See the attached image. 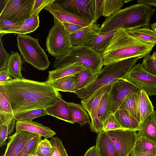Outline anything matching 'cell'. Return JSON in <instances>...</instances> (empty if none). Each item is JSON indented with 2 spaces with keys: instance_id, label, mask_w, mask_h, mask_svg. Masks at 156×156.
<instances>
[{
  "instance_id": "6da1fadb",
  "label": "cell",
  "mask_w": 156,
  "mask_h": 156,
  "mask_svg": "<svg viewBox=\"0 0 156 156\" xmlns=\"http://www.w3.org/2000/svg\"><path fill=\"white\" fill-rule=\"evenodd\" d=\"M0 92L10 103L13 114L54 105L62 95L47 81L12 79L0 83Z\"/></svg>"
},
{
  "instance_id": "7a4b0ae2",
  "label": "cell",
  "mask_w": 156,
  "mask_h": 156,
  "mask_svg": "<svg viewBox=\"0 0 156 156\" xmlns=\"http://www.w3.org/2000/svg\"><path fill=\"white\" fill-rule=\"evenodd\" d=\"M154 44L144 42L124 29L115 32L108 45L101 53L104 66L136 57L144 58L150 54Z\"/></svg>"
},
{
  "instance_id": "3957f363",
  "label": "cell",
  "mask_w": 156,
  "mask_h": 156,
  "mask_svg": "<svg viewBox=\"0 0 156 156\" xmlns=\"http://www.w3.org/2000/svg\"><path fill=\"white\" fill-rule=\"evenodd\" d=\"M155 11V9L143 4L126 7L106 17L98 33L103 34L121 29L126 30L148 27L150 19Z\"/></svg>"
},
{
  "instance_id": "277c9868",
  "label": "cell",
  "mask_w": 156,
  "mask_h": 156,
  "mask_svg": "<svg viewBox=\"0 0 156 156\" xmlns=\"http://www.w3.org/2000/svg\"><path fill=\"white\" fill-rule=\"evenodd\" d=\"M142 58L139 56L131 58L105 66L98 73L94 81L75 94L82 99L86 98L98 89L123 79L138 60Z\"/></svg>"
},
{
  "instance_id": "5b68a950",
  "label": "cell",
  "mask_w": 156,
  "mask_h": 156,
  "mask_svg": "<svg viewBox=\"0 0 156 156\" xmlns=\"http://www.w3.org/2000/svg\"><path fill=\"white\" fill-rule=\"evenodd\" d=\"M76 65L83 67L95 73H98L104 66L101 53L87 46L72 47L64 56L55 58L52 66L57 68Z\"/></svg>"
},
{
  "instance_id": "8992f818",
  "label": "cell",
  "mask_w": 156,
  "mask_h": 156,
  "mask_svg": "<svg viewBox=\"0 0 156 156\" xmlns=\"http://www.w3.org/2000/svg\"><path fill=\"white\" fill-rule=\"evenodd\" d=\"M17 46L25 61L40 70L50 66L48 56L40 46L39 40L27 34H18Z\"/></svg>"
},
{
  "instance_id": "52a82bcc",
  "label": "cell",
  "mask_w": 156,
  "mask_h": 156,
  "mask_svg": "<svg viewBox=\"0 0 156 156\" xmlns=\"http://www.w3.org/2000/svg\"><path fill=\"white\" fill-rule=\"evenodd\" d=\"M54 24L46 38V46L48 52L55 58L66 54L72 47L70 34L62 22L54 18Z\"/></svg>"
},
{
  "instance_id": "ba28073f",
  "label": "cell",
  "mask_w": 156,
  "mask_h": 156,
  "mask_svg": "<svg viewBox=\"0 0 156 156\" xmlns=\"http://www.w3.org/2000/svg\"><path fill=\"white\" fill-rule=\"evenodd\" d=\"M35 0H7L0 14V20L23 23L30 18Z\"/></svg>"
},
{
  "instance_id": "9c48e42d",
  "label": "cell",
  "mask_w": 156,
  "mask_h": 156,
  "mask_svg": "<svg viewBox=\"0 0 156 156\" xmlns=\"http://www.w3.org/2000/svg\"><path fill=\"white\" fill-rule=\"evenodd\" d=\"M141 90L135 85L124 79L112 83L108 92V116L110 114H114L116 112L127 96Z\"/></svg>"
},
{
  "instance_id": "30bf717a",
  "label": "cell",
  "mask_w": 156,
  "mask_h": 156,
  "mask_svg": "<svg viewBox=\"0 0 156 156\" xmlns=\"http://www.w3.org/2000/svg\"><path fill=\"white\" fill-rule=\"evenodd\" d=\"M123 79L145 92L149 96L156 95V77L144 70L140 63L135 65Z\"/></svg>"
},
{
  "instance_id": "8fae6325",
  "label": "cell",
  "mask_w": 156,
  "mask_h": 156,
  "mask_svg": "<svg viewBox=\"0 0 156 156\" xmlns=\"http://www.w3.org/2000/svg\"><path fill=\"white\" fill-rule=\"evenodd\" d=\"M106 132L119 156H128L137 139L136 131L122 128Z\"/></svg>"
},
{
  "instance_id": "7c38bea8",
  "label": "cell",
  "mask_w": 156,
  "mask_h": 156,
  "mask_svg": "<svg viewBox=\"0 0 156 156\" xmlns=\"http://www.w3.org/2000/svg\"><path fill=\"white\" fill-rule=\"evenodd\" d=\"M66 10L96 23L98 18L96 0H66L58 2Z\"/></svg>"
},
{
  "instance_id": "4fadbf2b",
  "label": "cell",
  "mask_w": 156,
  "mask_h": 156,
  "mask_svg": "<svg viewBox=\"0 0 156 156\" xmlns=\"http://www.w3.org/2000/svg\"><path fill=\"white\" fill-rule=\"evenodd\" d=\"M44 9L50 13L55 18L62 23L76 24L84 27L88 26L93 23L90 20L80 16L63 9L58 2H54Z\"/></svg>"
},
{
  "instance_id": "5bb4252c",
  "label": "cell",
  "mask_w": 156,
  "mask_h": 156,
  "mask_svg": "<svg viewBox=\"0 0 156 156\" xmlns=\"http://www.w3.org/2000/svg\"><path fill=\"white\" fill-rule=\"evenodd\" d=\"M39 136L24 130L15 132L9 137L6 150L2 156H17L31 140Z\"/></svg>"
},
{
  "instance_id": "9a60e30c",
  "label": "cell",
  "mask_w": 156,
  "mask_h": 156,
  "mask_svg": "<svg viewBox=\"0 0 156 156\" xmlns=\"http://www.w3.org/2000/svg\"><path fill=\"white\" fill-rule=\"evenodd\" d=\"M100 28V25L96 23H92L75 32L70 34L72 47L87 46L97 33Z\"/></svg>"
},
{
  "instance_id": "2e32d148",
  "label": "cell",
  "mask_w": 156,
  "mask_h": 156,
  "mask_svg": "<svg viewBox=\"0 0 156 156\" xmlns=\"http://www.w3.org/2000/svg\"><path fill=\"white\" fill-rule=\"evenodd\" d=\"M16 132L22 130L27 131L47 139L52 138L55 132L42 124L33 121H17L16 123Z\"/></svg>"
},
{
  "instance_id": "e0dca14e",
  "label": "cell",
  "mask_w": 156,
  "mask_h": 156,
  "mask_svg": "<svg viewBox=\"0 0 156 156\" xmlns=\"http://www.w3.org/2000/svg\"><path fill=\"white\" fill-rule=\"evenodd\" d=\"M96 146L99 156H119L106 131H103L98 134Z\"/></svg>"
},
{
  "instance_id": "ac0fdd59",
  "label": "cell",
  "mask_w": 156,
  "mask_h": 156,
  "mask_svg": "<svg viewBox=\"0 0 156 156\" xmlns=\"http://www.w3.org/2000/svg\"><path fill=\"white\" fill-rule=\"evenodd\" d=\"M45 110L49 115L71 124L74 123L67 102L62 98L54 105L48 107Z\"/></svg>"
},
{
  "instance_id": "d6986e66",
  "label": "cell",
  "mask_w": 156,
  "mask_h": 156,
  "mask_svg": "<svg viewBox=\"0 0 156 156\" xmlns=\"http://www.w3.org/2000/svg\"><path fill=\"white\" fill-rule=\"evenodd\" d=\"M138 138L144 137L156 144V111L153 112L140 124Z\"/></svg>"
},
{
  "instance_id": "ffe728a7",
  "label": "cell",
  "mask_w": 156,
  "mask_h": 156,
  "mask_svg": "<svg viewBox=\"0 0 156 156\" xmlns=\"http://www.w3.org/2000/svg\"><path fill=\"white\" fill-rule=\"evenodd\" d=\"M14 114L0 113V147L6 144V140L13 132L15 121Z\"/></svg>"
},
{
  "instance_id": "44dd1931",
  "label": "cell",
  "mask_w": 156,
  "mask_h": 156,
  "mask_svg": "<svg viewBox=\"0 0 156 156\" xmlns=\"http://www.w3.org/2000/svg\"><path fill=\"white\" fill-rule=\"evenodd\" d=\"M111 84L103 87L97 90L90 96L81 101V105L89 114L91 110L98 108L103 96L109 91Z\"/></svg>"
},
{
  "instance_id": "7402d4cb",
  "label": "cell",
  "mask_w": 156,
  "mask_h": 156,
  "mask_svg": "<svg viewBox=\"0 0 156 156\" xmlns=\"http://www.w3.org/2000/svg\"><path fill=\"white\" fill-rule=\"evenodd\" d=\"M85 69L82 66L74 65L58 68L48 72L46 81L50 82L62 77L74 75Z\"/></svg>"
},
{
  "instance_id": "603a6c76",
  "label": "cell",
  "mask_w": 156,
  "mask_h": 156,
  "mask_svg": "<svg viewBox=\"0 0 156 156\" xmlns=\"http://www.w3.org/2000/svg\"><path fill=\"white\" fill-rule=\"evenodd\" d=\"M114 115L122 128L136 131L140 129L139 122L126 110L119 109Z\"/></svg>"
},
{
  "instance_id": "cb8c5ba5",
  "label": "cell",
  "mask_w": 156,
  "mask_h": 156,
  "mask_svg": "<svg viewBox=\"0 0 156 156\" xmlns=\"http://www.w3.org/2000/svg\"><path fill=\"white\" fill-rule=\"evenodd\" d=\"M116 31L103 34L97 33L91 39L87 46L97 52L101 53L108 46Z\"/></svg>"
},
{
  "instance_id": "d4e9b609",
  "label": "cell",
  "mask_w": 156,
  "mask_h": 156,
  "mask_svg": "<svg viewBox=\"0 0 156 156\" xmlns=\"http://www.w3.org/2000/svg\"><path fill=\"white\" fill-rule=\"evenodd\" d=\"M76 76L73 75L62 77L48 83L58 91L68 92L75 93L78 90L76 84Z\"/></svg>"
},
{
  "instance_id": "484cf974",
  "label": "cell",
  "mask_w": 156,
  "mask_h": 156,
  "mask_svg": "<svg viewBox=\"0 0 156 156\" xmlns=\"http://www.w3.org/2000/svg\"><path fill=\"white\" fill-rule=\"evenodd\" d=\"M140 91L127 96L119 108V109H124L127 111L138 121L140 124L138 102Z\"/></svg>"
},
{
  "instance_id": "4316f807",
  "label": "cell",
  "mask_w": 156,
  "mask_h": 156,
  "mask_svg": "<svg viewBox=\"0 0 156 156\" xmlns=\"http://www.w3.org/2000/svg\"><path fill=\"white\" fill-rule=\"evenodd\" d=\"M74 122H77L82 126L86 124H90L88 113L82 105L73 102H68Z\"/></svg>"
},
{
  "instance_id": "83f0119b",
  "label": "cell",
  "mask_w": 156,
  "mask_h": 156,
  "mask_svg": "<svg viewBox=\"0 0 156 156\" xmlns=\"http://www.w3.org/2000/svg\"><path fill=\"white\" fill-rule=\"evenodd\" d=\"M154 108L149 96L145 92L141 90L140 92L138 102L140 124L153 112Z\"/></svg>"
},
{
  "instance_id": "f1b7e54d",
  "label": "cell",
  "mask_w": 156,
  "mask_h": 156,
  "mask_svg": "<svg viewBox=\"0 0 156 156\" xmlns=\"http://www.w3.org/2000/svg\"><path fill=\"white\" fill-rule=\"evenodd\" d=\"M126 31L131 35L144 42L156 44V32L148 27H145Z\"/></svg>"
},
{
  "instance_id": "f546056e",
  "label": "cell",
  "mask_w": 156,
  "mask_h": 156,
  "mask_svg": "<svg viewBox=\"0 0 156 156\" xmlns=\"http://www.w3.org/2000/svg\"><path fill=\"white\" fill-rule=\"evenodd\" d=\"M22 65L21 58L18 52L11 51L6 69L12 77L15 79L24 78L21 73Z\"/></svg>"
},
{
  "instance_id": "4dcf8cb0",
  "label": "cell",
  "mask_w": 156,
  "mask_h": 156,
  "mask_svg": "<svg viewBox=\"0 0 156 156\" xmlns=\"http://www.w3.org/2000/svg\"><path fill=\"white\" fill-rule=\"evenodd\" d=\"M156 152V144L144 137L137 138L130 153L136 156L144 153Z\"/></svg>"
},
{
  "instance_id": "1f68e13d",
  "label": "cell",
  "mask_w": 156,
  "mask_h": 156,
  "mask_svg": "<svg viewBox=\"0 0 156 156\" xmlns=\"http://www.w3.org/2000/svg\"><path fill=\"white\" fill-rule=\"evenodd\" d=\"M131 0H102L101 10V15L108 17L121 9L126 3Z\"/></svg>"
},
{
  "instance_id": "d6a6232c",
  "label": "cell",
  "mask_w": 156,
  "mask_h": 156,
  "mask_svg": "<svg viewBox=\"0 0 156 156\" xmlns=\"http://www.w3.org/2000/svg\"><path fill=\"white\" fill-rule=\"evenodd\" d=\"M98 74L85 69L74 75L76 77V84L78 90L86 87L94 81Z\"/></svg>"
},
{
  "instance_id": "836d02e7",
  "label": "cell",
  "mask_w": 156,
  "mask_h": 156,
  "mask_svg": "<svg viewBox=\"0 0 156 156\" xmlns=\"http://www.w3.org/2000/svg\"><path fill=\"white\" fill-rule=\"evenodd\" d=\"M39 15L26 20L22 23L20 27L14 33L18 34H27L35 31L39 26Z\"/></svg>"
},
{
  "instance_id": "e575fe53",
  "label": "cell",
  "mask_w": 156,
  "mask_h": 156,
  "mask_svg": "<svg viewBox=\"0 0 156 156\" xmlns=\"http://www.w3.org/2000/svg\"><path fill=\"white\" fill-rule=\"evenodd\" d=\"M47 115L45 109H39L16 113L14 115L16 121H32L35 118Z\"/></svg>"
},
{
  "instance_id": "d590c367",
  "label": "cell",
  "mask_w": 156,
  "mask_h": 156,
  "mask_svg": "<svg viewBox=\"0 0 156 156\" xmlns=\"http://www.w3.org/2000/svg\"><path fill=\"white\" fill-rule=\"evenodd\" d=\"M54 151V147L50 140L44 138L41 140L37 145L35 156H51Z\"/></svg>"
},
{
  "instance_id": "8d00e7d4",
  "label": "cell",
  "mask_w": 156,
  "mask_h": 156,
  "mask_svg": "<svg viewBox=\"0 0 156 156\" xmlns=\"http://www.w3.org/2000/svg\"><path fill=\"white\" fill-rule=\"evenodd\" d=\"M39 136L31 140L25 146L17 156H35L37 145L42 140Z\"/></svg>"
},
{
  "instance_id": "74e56055",
  "label": "cell",
  "mask_w": 156,
  "mask_h": 156,
  "mask_svg": "<svg viewBox=\"0 0 156 156\" xmlns=\"http://www.w3.org/2000/svg\"><path fill=\"white\" fill-rule=\"evenodd\" d=\"M98 108H94L89 114L91 119L90 125L91 130L97 133L103 131V123L100 119L98 115Z\"/></svg>"
},
{
  "instance_id": "f35d334b",
  "label": "cell",
  "mask_w": 156,
  "mask_h": 156,
  "mask_svg": "<svg viewBox=\"0 0 156 156\" xmlns=\"http://www.w3.org/2000/svg\"><path fill=\"white\" fill-rule=\"evenodd\" d=\"M141 68L145 71L156 77V58L148 54L143 58Z\"/></svg>"
},
{
  "instance_id": "ab89813d",
  "label": "cell",
  "mask_w": 156,
  "mask_h": 156,
  "mask_svg": "<svg viewBox=\"0 0 156 156\" xmlns=\"http://www.w3.org/2000/svg\"><path fill=\"white\" fill-rule=\"evenodd\" d=\"M23 23H16L8 20H0V35L2 36L7 34L14 33Z\"/></svg>"
},
{
  "instance_id": "60d3db41",
  "label": "cell",
  "mask_w": 156,
  "mask_h": 156,
  "mask_svg": "<svg viewBox=\"0 0 156 156\" xmlns=\"http://www.w3.org/2000/svg\"><path fill=\"white\" fill-rule=\"evenodd\" d=\"M108 91L102 97L98 108L99 117L103 123L108 117Z\"/></svg>"
},
{
  "instance_id": "b9f144b4",
  "label": "cell",
  "mask_w": 156,
  "mask_h": 156,
  "mask_svg": "<svg viewBox=\"0 0 156 156\" xmlns=\"http://www.w3.org/2000/svg\"><path fill=\"white\" fill-rule=\"evenodd\" d=\"M54 149L51 156H69L61 140L57 137H53L50 140Z\"/></svg>"
},
{
  "instance_id": "7bdbcfd3",
  "label": "cell",
  "mask_w": 156,
  "mask_h": 156,
  "mask_svg": "<svg viewBox=\"0 0 156 156\" xmlns=\"http://www.w3.org/2000/svg\"><path fill=\"white\" fill-rule=\"evenodd\" d=\"M122 128L114 114H110L103 122L104 131H108Z\"/></svg>"
},
{
  "instance_id": "ee69618b",
  "label": "cell",
  "mask_w": 156,
  "mask_h": 156,
  "mask_svg": "<svg viewBox=\"0 0 156 156\" xmlns=\"http://www.w3.org/2000/svg\"><path fill=\"white\" fill-rule=\"evenodd\" d=\"M56 1L55 0H35L30 18L38 16L39 12L42 9Z\"/></svg>"
},
{
  "instance_id": "f6af8a7d",
  "label": "cell",
  "mask_w": 156,
  "mask_h": 156,
  "mask_svg": "<svg viewBox=\"0 0 156 156\" xmlns=\"http://www.w3.org/2000/svg\"><path fill=\"white\" fill-rule=\"evenodd\" d=\"M0 36V70H1L7 69L10 54L5 49L2 42V36Z\"/></svg>"
},
{
  "instance_id": "bcb514c9",
  "label": "cell",
  "mask_w": 156,
  "mask_h": 156,
  "mask_svg": "<svg viewBox=\"0 0 156 156\" xmlns=\"http://www.w3.org/2000/svg\"><path fill=\"white\" fill-rule=\"evenodd\" d=\"M0 113L13 114L10 103L1 92H0Z\"/></svg>"
},
{
  "instance_id": "7dc6e473",
  "label": "cell",
  "mask_w": 156,
  "mask_h": 156,
  "mask_svg": "<svg viewBox=\"0 0 156 156\" xmlns=\"http://www.w3.org/2000/svg\"><path fill=\"white\" fill-rule=\"evenodd\" d=\"M66 30L70 34H72L83 28L84 27L73 23H62Z\"/></svg>"
},
{
  "instance_id": "c3c4849f",
  "label": "cell",
  "mask_w": 156,
  "mask_h": 156,
  "mask_svg": "<svg viewBox=\"0 0 156 156\" xmlns=\"http://www.w3.org/2000/svg\"><path fill=\"white\" fill-rule=\"evenodd\" d=\"M12 79L7 69H5L0 70V83L11 80Z\"/></svg>"
},
{
  "instance_id": "681fc988",
  "label": "cell",
  "mask_w": 156,
  "mask_h": 156,
  "mask_svg": "<svg viewBox=\"0 0 156 156\" xmlns=\"http://www.w3.org/2000/svg\"><path fill=\"white\" fill-rule=\"evenodd\" d=\"M84 156H99L96 145L90 147L86 152Z\"/></svg>"
},
{
  "instance_id": "f907efd6",
  "label": "cell",
  "mask_w": 156,
  "mask_h": 156,
  "mask_svg": "<svg viewBox=\"0 0 156 156\" xmlns=\"http://www.w3.org/2000/svg\"><path fill=\"white\" fill-rule=\"evenodd\" d=\"M137 2L139 3L143 4L148 6H156V0H140Z\"/></svg>"
},
{
  "instance_id": "816d5d0a",
  "label": "cell",
  "mask_w": 156,
  "mask_h": 156,
  "mask_svg": "<svg viewBox=\"0 0 156 156\" xmlns=\"http://www.w3.org/2000/svg\"><path fill=\"white\" fill-rule=\"evenodd\" d=\"M128 156H156V152L144 153L136 156L133 155L129 154Z\"/></svg>"
},
{
  "instance_id": "f5cc1de1",
  "label": "cell",
  "mask_w": 156,
  "mask_h": 156,
  "mask_svg": "<svg viewBox=\"0 0 156 156\" xmlns=\"http://www.w3.org/2000/svg\"><path fill=\"white\" fill-rule=\"evenodd\" d=\"M151 30L156 32V22L151 25Z\"/></svg>"
},
{
  "instance_id": "db71d44e",
  "label": "cell",
  "mask_w": 156,
  "mask_h": 156,
  "mask_svg": "<svg viewBox=\"0 0 156 156\" xmlns=\"http://www.w3.org/2000/svg\"><path fill=\"white\" fill-rule=\"evenodd\" d=\"M152 55L154 58H156V51L154 52L153 53Z\"/></svg>"
}]
</instances>
